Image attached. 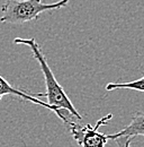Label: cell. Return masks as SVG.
<instances>
[{"instance_id":"1","label":"cell","mask_w":144,"mask_h":147,"mask_svg":"<svg viewBox=\"0 0 144 147\" xmlns=\"http://www.w3.org/2000/svg\"><path fill=\"white\" fill-rule=\"evenodd\" d=\"M15 44H23V45H27L31 48L33 57L35 58L41 67L42 74L44 76L45 79V86H46V92L45 93H37L34 96L36 97H46L47 98V104H50L51 107H53L55 110L57 111V117L64 122L67 123L68 120H70L69 115H71L73 118L78 119V120H82V117L80 115V113L75 110L73 103L70 101L69 96L67 95V93L64 92L63 87L57 83L53 71L51 70V68L47 65V60L45 58L44 53L42 52L38 43L36 42V40L33 38H23V37H16L14 40Z\"/></svg>"},{"instance_id":"2","label":"cell","mask_w":144,"mask_h":147,"mask_svg":"<svg viewBox=\"0 0 144 147\" xmlns=\"http://www.w3.org/2000/svg\"><path fill=\"white\" fill-rule=\"evenodd\" d=\"M68 2L69 0H59L52 3H45L42 0H6L1 8L0 22L20 25L38 19L44 11L63 8Z\"/></svg>"},{"instance_id":"3","label":"cell","mask_w":144,"mask_h":147,"mask_svg":"<svg viewBox=\"0 0 144 147\" xmlns=\"http://www.w3.org/2000/svg\"><path fill=\"white\" fill-rule=\"evenodd\" d=\"M113 118L111 113H108L107 115L99 119L96 123V126L91 125H78L74 120H68L67 125L71 132L73 139L78 143V145L81 147H105L107 143V135L99 132L98 129L103 125H106L108 121H110Z\"/></svg>"},{"instance_id":"4","label":"cell","mask_w":144,"mask_h":147,"mask_svg":"<svg viewBox=\"0 0 144 147\" xmlns=\"http://www.w3.org/2000/svg\"><path fill=\"white\" fill-rule=\"evenodd\" d=\"M5 95H14V96H18L23 100H26V101H29L32 103H35L37 105H41V107H44L49 110H51L52 112H54L56 115H57V111L54 109L53 107H51L50 104H47L46 102H43L42 100H39L38 97H36L34 95H31L28 93L24 92L19 88H16L14 86H11L7 79H5L2 76H0V100L5 96Z\"/></svg>"},{"instance_id":"5","label":"cell","mask_w":144,"mask_h":147,"mask_svg":"<svg viewBox=\"0 0 144 147\" xmlns=\"http://www.w3.org/2000/svg\"><path fill=\"white\" fill-rule=\"evenodd\" d=\"M135 136H142L144 138V111L136 112L129 125L119 130L116 134L107 135L108 140H115L119 137H135Z\"/></svg>"},{"instance_id":"6","label":"cell","mask_w":144,"mask_h":147,"mask_svg":"<svg viewBox=\"0 0 144 147\" xmlns=\"http://www.w3.org/2000/svg\"><path fill=\"white\" fill-rule=\"evenodd\" d=\"M119 88H127V90H134L139 92L144 93V76L140 79L128 82V83H109L106 85L107 91H114V90H119Z\"/></svg>"},{"instance_id":"7","label":"cell","mask_w":144,"mask_h":147,"mask_svg":"<svg viewBox=\"0 0 144 147\" xmlns=\"http://www.w3.org/2000/svg\"><path fill=\"white\" fill-rule=\"evenodd\" d=\"M115 140L117 143V147H131L132 137H119Z\"/></svg>"}]
</instances>
